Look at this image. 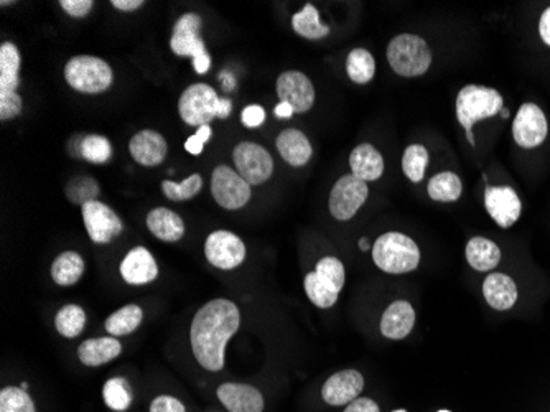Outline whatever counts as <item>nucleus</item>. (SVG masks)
Masks as SVG:
<instances>
[{
    "mask_svg": "<svg viewBox=\"0 0 550 412\" xmlns=\"http://www.w3.org/2000/svg\"><path fill=\"white\" fill-rule=\"evenodd\" d=\"M241 325L234 302L214 299L198 310L190 328V342L196 361L208 371L224 368V350Z\"/></svg>",
    "mask_w": 550,
    "mask_h": 412,
    "instance_id": "obj_1",
    "label": "nucleus"
},
{
    "mask_svg": "<svg viewBox=\"0 0 550 412\" xmlns=\"http://www.w3.org/2000/svg\"><path fill=\"white\" fill-rule=\"evenodd\" d=\"M374 264L388 274H406L420 263V251L412 238L402 232H386L373 246Z\"/></svg>",
    "mask_w": 550,
    "mask_h": 412,
    "instance_id": "obj_2",
    "label": "nucleus"
},
{
    "mask_svg": "<svg viewBox=\"0 0 550 412\" xmlns=\"http://www.w3.org/2000/svg\"><path fill=\"white\" fill-rule=\"evenodd\" d=\"M503 96L493 88L468 85L457 96V119L466 130L468 142L474 147L473 126L503 111Z\"/></svg>",
    "mask_w": 550,
    "mask_h": 412,
    "instance_id": "obj_3",
    "label": "nucleus"
},
{
    "mask_svg": "<svg viewBox=\"0 0 550 412\" xmlns=\"http://www.w3.org/2000/svg\"><path fill=\"white\" fill-rule=\"evenodd\" d=\"M388 61L399 77H422L432 65V52L422 36L398 35L388 46Z\"/></svg>",
    "mask_w": 550,
    "mask_h": 412,
    "instance_id": "obj_4",
    "label": "nucleus"
},
{
    "mask_svg": "<svg viewBox=\"0 0 550 412\" xmlns=\"http://www.w3.org/2000/svg\"><path fill=\"white\" fill-rule=\"evenodd\" d=\"M345 279V266L339 259L331 256L320 259L314 273H308L305 277L306 297L317 307L330 309L338 301Z\"/></svg>",
    "mask_w": 550,
    "mask_h": 412,
    "instance_id": "obj_5",
    "label": "nucleus"
},
{
    "mask_svg": "<svg viewBox=\"0 0 550 412\" xmlns=\"http://www.w3.org/2000/svg\"><path fill=\"white\" fill-rule=\"evenodd\" d=\"M69 87L85 95H99L112 85V69L102 58L91 55L73 57L65 67Z\"/></svg>",
    "mask_w": 550,
    "mask_h": 412,
    "instance_id": "obj_6",
    "label": "nucleus"
},
{
    "mask_svg": "<svg viewBox=\"0 0 550 412\" xmlns=\"http://www.w3.org/2000/svg\"><path fill=\"white\" fill-rule=\"evenodd\" d=\"M218 93L204 83L188 87L178 99V114L188 126H206L218 118Z\"/></svg>",
    "mask_w": 550,
    "mask_h": 412,
    "instance_id": "obj_7",
    "label": "nucleus"
},
{
    "mask_svg": "<svg viewBox=\"0 0 550 412\" xmlns=\"http://www.w3.org/2000/svg\"><path fill=\"white\" fill-rule=\"evenodd\" d=\"M369 195L368 183L359 180L353 173L343 175L333 185L330 193V213L338 221H348L359 211Z\"/></svg>",
    "mask_w": 550,
    "mask_h": 412,
    "instance_id": "obj_8",
    "label": "nucleus"
},
{
    "mask_svg": "<svg viewBox=\"0 0 550 412\" xmlns=\"http://www.w3.org/2000/svg\"><path fill=\"white\" fill-rule=\"evenodd\" d=\"M212 195L224 210H239L251 200V185L228 165H218L212 175Z\"/></svg>",
    "mask_w": 550,
    "mask_h": 412,
    "instance_id": "obj_9",
    "label": "nucleus"
},
{
    "mask_svg": "<svg viewBox=\"0 0 550 412\" xmlns=\"http://www.w3.org/2000/svg\"><path fill=\"white\" fill-rule=\"evenodd\" d=\"M233 160L237 173L249 185H263L274 173L272 155L259 144L241 142L233 150Z\"/></svg>",
    "mask_w": 550,
    "mask_h": 412,
    "instance_id": "obj_10",
    "label": "nucleus"
},
{
    "mask_svg": "<svg viewBox=\"0 0 550 412\" xmlns=\"http://www.w3.org/2000/svg\"><path fill=\"white\" fill-rule=\"evenodd\" d=\"M204 256L212 266L231 271L241 266L246 259V246L234 232H213L204 242Z\"/></svg>",
    "mask_w": 550,
    "mask_h": 412,
    "instance_id": "obj_11",
    "label": "nucleus"
},
{
    "mask_svg": "<svg viewBox=\"0 0 550 412\" xmlns=\"http://www.w3.org/2000/svg\"><path fill=\"white\" fill-rule=\"evenodd\" d=\"M86 232L96 244H109L124 230L120 218L101 201H89L81 206Z\"/></svg>",
    "mask_w": 550,
    "mask_h": 412,
    "instance_id": "obj_12",
    "label": "nucleus"
},
{
    "mask_svg": "<svg viewBox=\"0 0 550 412\" xmlns=\"http://www.w3.org/2000/svg\"><path fill=\"white\" fill-rule=\"evenodd\" d=\"M547 119L537 104L525 103L519 108L513 122V136L519 147L534 149L547 138Z\"/></svg>",
    "mask_w": 550,
    "mask_h": 412,
    "instance_id": "obj_13",
    "label": "nucleus"
},
{
    "mask_svg": "<svg viewBox=\"0 0 550 412\" xmlns=\"http://www.w3.org/2000/svg\"><path fill=\"white\" fill-rule=\"evenodd\" d=\"M202 26L203 20L195 12H190L178 18L170 38L171 52L178 57H192L193 60L208 53L202 38Z\"/></svg>",
    "mask_w": 550,
    "mask_h": 412,
    "instance_id": "obj_14",
    "label": "nucleus"
},
{
    "mask_svg": "<svg viewBox=\"0 0 550 412\" xmlns=\"http://www.w3.org/2000/svg\"><path fill=\"white\" fill-rule=\"evenodd\" d=\"M277 95L280 101L290 104L294 111L300 114L310 111L314 108V83L302 71L292 69L282 73L277 77Z\"/></svg>",
    "mask_w": 550,
    "mask_h": 412,
    "instance_id": "obj_15",
    "label": "nucleus"
},
{
    "mask_svg": "<svg viewBox=\"0 0 550 412\" xmlns=\"http://www.w3.org/2000/svg\"><path fill=\"white\" fill-rule=\"evenodd\" d=\"M484 206L493 220L501 228H511L521 216V200L511 187H488L484 193Z\"/></svg>",
    "mask_w": 550,
    "mask_h": 412,
    "instance_id": "obj_16",
    "label": "nucleus"
},
{
    "mask_svg": "<svg viewBox=\"0 0 550 412\" xmlns=\"http://www.w3.org/2000/svg\"><path fill=\"white\" fill-rule=\"evenodd\" d=\"M364 387L363 375L356 369H345L335 373L323 385V401L330 406H345L353 403Z\"/></svg>",
    "mask_w": 550,
    "mask_h": 412,
    "instance_id": "obj_17",
    "label": "nucleus"
},
{
    "mask_svg": "<svg viewBox=\"0 0 550 412\" xmlns=\"http://www.w3.org/2000/svg\"><path fill=\"white\" fill-rule=\"evenodd\" d=\"M129 152L137 163L144 167H157L165 160L169 152V144L161 132L150 129L140 130L130 139Z\"/></svg>",
    "mask_w": 550,
    "mask_h": 412,
    "instance_id": "obj_18",
    "label": "nucleus"
},
{
    "mask_svg": "<svg viewBox=\"0 0 550 412\" xmlns=\"http://www.w3.org/2000/svg\"><path fill=\"white\" fill-rule=\"evenodd\" d=\"M120 275L130 285H145L159 277V266L150 251L144 246H137L129 251L120 263Z\"/></svg>",
    "mask_w": 550,
    "mask_h": 412,
    "instance_id": "obj_19",
    "label": "nucleus"
},
{
    "mask_svg": "<svg viewBox=\"0 0 550 412\" xmlns=\"http://www.w3.org/2000/svg\"><path fill=\"white\" fill-rule=\"evenodd\" d=\"M218 399L229 412H263L264 397L254 386L224 383L216 391Z\"/></svg>",
    "mask_w": 550,
    "mask_h": 412,
    "instance_id": "obj_20",
    "label": "nucleus"
},
{
    "mask_svg": "<svg viewBox=\"0 0 550 412\" xmlns=\"http://www.w3.org/2000/svg\"><path fill=\"white\" fill-rule=\"evenodd\" d=\"M415 324V310L407 301L390 304L381 318V334L389 340L406 338Z\"/></svg>",
    "mask_w": 550,
    "mask_h": 412,
    "instance_id": "obj_21",
    "label": "nucleus"
},
{
    "mask_svg": "<svg viewBox=\"0 0 550 412\" xmlns=\"http://www.w3.org/2000/svg\"><path fill=\"white\" fill-rule=\"evenodd\" d=\"M122 352V345L116 336L89 338L78 346V358L85 366H102L116 360Z\"/></svg>",
    "mask_w": 550,
    "mask_h": 412,
    "instance_id": "obj_22",
    "label": "nucleus"
},
{
    "mask_svg": "<svg viewBox=\"0 0 550 412\" xmlns=\"http://www.w3.org/2000/svg\"><path fill=\"white\" fill-rule=\"evenodd\" d=\"M351 173L359 180L376 181L384 173V159L381 152L371 144H361L356 147L349 155Z\"/></svg>",
    "mask_w": 550,
    "mask_h": 412,
    "instance_id": "obj_23",
    "label": "nucleus"
},
{
    "mask_svg": "<svg viewBox=\"0 0 550 412\" xmlns=\"http://www.w3.org/2000/svg\"><path fill=\"white\" fill-rule=\"evenodd\" d=\"M280 157L292 167H302L312 159L314 149L302 130H282L277 138Z\"/></svg>",
    "mask_w": 550,
    "mask_h": 412,
    "instance_id": "obj_24",
    "label": "nucleus"
},
{
    "mask_svg": "<svg viewBox=\"0 0 550 412\" xmlns=\"http://www.w3.org/2000/svg\"><path fill=\"white\" fill-rule=\"evenodd\" d=\"M483 294L493 309L509 310L517 301L516 283L509 275L493 273L483 283Z\"/></svg>",
    "mask_w": 550,
    "mask_h": 412,
    "instance_id": "obj_25",
    "label": "nucleus"
},
{
    "mask_svg": "<svg viewBox=\"0 0 550 412\" xmlns=\"http://www.w3.org/2000/svg\"><path fill=\"white\" fill-rule=\"evenodd\" d=\"M147 228L155 238L165 242H177L185 234V223L182 216L169 208H155L147 215Z\"/></svg>",
    "mask_w": 550,
    "mask_h": 412,
    "instance_id": "obj_26",
    "label": "nucleus"
},
{
    "mask_svg": "<svg viewBox=\"0 0 550 412\" xmlns=\"http://www.w3.org/2000/svg\"><path fill=\"white\" fill-rule=\"evenodd\" d=\"M466 261L474 271L488 273L500 264L501 250L486 238H473L466 244Z\"/></svg>",
    "mask_w": 550,
    "mask_h": 412,
    "instance_id": "obj_27",
    "label": "nucleus"
},
{
    "mask_svg": "<svg viewBox=\"0 0 550 412\" xmlns=\"http://www.w3.org/2000/svg\"><path fill=\"white\" fill-rule=\"evenodd\" d=\"M50 273L51 279L61 287L75 285L85 274V261L75 251L61 252L53 261Z\"/></svg>",
    "mask_w": 550,
    "mask_h": 412,
    "instance_id": "obj_28",
    "label": "nucleus"
},
{
    "mask_svg": "<svg viewBox=\"0 0 550 412\" xmlns=\"http://www.w3.org/2000/svg\"><path fill=\"white\" fill-rule=\"evenodd\" d=\"M20 52L14 44L0 46V93H17L20 87Z\"/></svg>",
    "mask_w": 550,
    "mask_h": 412,
    "instance_id": "obj_29",
    "label": "nucleus"
},
{
    "mask_svg": "<svg viewBox=\"0 0 550 412\" xmlns=\"http://www.w3.org/2000/svg\"><path fill=\"white\" fill-rule=\"evenodd\" d=\"M294 32L306 40H320L330 34V28L320 22V14L312 4H306L304 9L292 17Z\"/></svg>",
    "mask_w": 550,
    "mask_h": 412,
    "instance_id": "obj_30",
    "label": "nucleus"
},
{
    "mask_svg": "<svg viewBox=\"0 0 550 412\" xmlns=\"http://www.w3.org/2000/svg\"><path fill=\"white\" fill-rule=\"evenodd\" d=\"M144 320V312L136 305L129 304L126 307L114 312L108 320H106V332L112 336H124L136 332Z\"/></svg>",
    "mask_w": 550,
    "mask_h": 412,
    "instance_id": "obj_31",
    "label": "nucleus"
},
{
    "mask_svg": "<svg viewBox=\"0 0 550 412\" xmlns=\"http://www.w3.org/2000/svg\"><path fill=\"white\" fill-rule=\"evenodd\" d=\"M427 190H429V197L432 198L433 201L451 203L462 197L463 187L457 173L441 172L431 179Z\"/></svg>",
    "mask_w": 550,
    "mask_h": 412,
    "instance_id": "obj_32",
    "label": "nucleus"
},
{
    "mask_svg": "<svg viewBox=\"0 0 550 412\" xmlns=\"http://www.w3.org/2000/svg\"><path fill=\"white\" fill-rule=\"evenodd\" d=\"M347 73L356 85H368L376 75L373 55L364 48H355L348 55Z\"/></svg>",
    "mask_w": 550,
    "mask_h": 412,
    "instance_id": "obj_33",
    "label": "nucleus"
},
{
    "mask_svg": "<svg viewBox=\"0 0 550 412\" xmlns=\"http://www.w3.org/2000/svg\"><path fill=\"white\" fill-rule=\"evenodd\" d=\"M65 193H67V198L73 205L83 206L89 203V201H98L99 193H101V187H99L98 181L94 180L93 177L79 175V177H75L67 183Z\"/></svg>",
    "mask_w": 550,
    "mask_h": 412,
    "instance_id": "obj_34",
    "label": "nucleus"
},
{
    "mask_svg": "<svg viewBox=\"0 0 550 412\" xmlns=\"http://www.w3.org/2000/svg\"><path fill=\"white\" fill-rule=\"evenodd\" d=\"M85 310L73 304L61 307L55 317V326H57L59 335L67 336V338H77L85 330Z\"/></svg>",
    "mask_w": 550,
    "mask_h": 412,
    "instance_id": "obj_35",
    "label": "nucleus"
},
{
    "mask_svg": "<svg viewBox=\"0 0 550 412\" xmlns=\"http://www.w3.org/2000/svg\"><path fill=\"white\" fill-rule=\"evenodd\" d=\"M102 397L112 411H128L132 404V391L128 379L110 378L102 387Z\"/></svg>",
    "mask_w": 550,
    "mask_h": 412,
    "instance_id": "obj_36",
    "label": "nucleus"
},
{
    "mask_svg": "<svg viewBox=\"0 0 550 412\" xmlns=\"http://www.w3.org/2000/svg\"><path fill=\"white\" fill-rule=\"evenodd\" d=\"M429 163V150L420 144L407 147L402 155V170L407 179L414 183L423 180Z\"/></svg>",
    "mask_w": 550,
    "mask_h": 412,
    "instance_id": "obj_37",
    "label": "nucleus"
},
{
    "mask_svg": "<svg viewBox=\"0 0 550 412\" xmlns=\"http://www.w3.org/2000/svg\"><path fill=\"white\" fill-rule=\"evenodd\" d=\"M202 189H203V179L198 173L190 175L187 180H183L182 183L171 180L161 181V191L170 201H187V200L195 198Z\"/></svg>",
    "mask_w": 550,
    "mask_h": 412,
    "instance_id": "obj_38",
    "label": "nucleus"
},
{
    "mask_svg": "<svg viewBox=\"0 0 550 412\" xmlns=\"http://www.w3.org/2000/svg\"><path fill=\"white\" fill-rule=\"evenodd\" d=\"M79 155L88 162L94 163V165L109 162L112 159V146H110L109 139L98 136V134L86 136L81 140Z\"/></svg>",
    "mask_w": 550,
    "mask_h": 412,
    "instance_id": "obj_39",
    "label": "nucleus"
},
{
    "mask_svg": "<svg viewBox=\"0 0 550 412\" xmlns=\"http://www.w3.org/2000/svg\"><path fill=\"white\" fill-rule=\"evenodd\" d=\"M0 412H36L30 395L22 387H4L0 393Z\"/></svg>",
    "mask_w": 550,
    "mask_h": 412,
    "instance_id": "obj_40",
    "label": "nucleus"
},
{
    "mask_svg": "<svg viewBox=\"0 0 550 412\" xmlns=\"http://www.w3.org/2000/svg\"><path fill=\"white\" fill-rule=\"evenodd\" d=\"M24 109V101L17 93H0V119H16Z\"/></svg>",
    "mask_w": 550,
    "mask_h": 412,
    "instance_id": "obj_41",
    "label": "nucleus"
},
{
    "mask_svg": "<svg viewBox=\"0 0 550 412\" xmlns=\"http://www.w3.org/2000/svg\"><path fill=\"white\" fill-rule=\"evenodd\" d=\"M212 134L213 130L212 128H210V124L198 128L195 134L187 139V142H185V150H187L188 154L192 155L202 154V152H203L204 144L212 139Z\"/></svg>",
    "mask_w": 550,
    "mask_h": 412,
    "instance_id": "obj_42",
    "label": "nucleus"
},
{
    "mask_svg": "<svg viewBox=\"0 0 550 412\" xmlns=\"http://www.w3.org/2000/svg\"><path fill=\"white\" fill-rule=\"evenodd\" d=\"M61 9L75 18H83L93 10V0H61Z\"/></svg>",
    "mask_w": 550,
    "mask_h": 412,
    "instance_id": "obj_43",
    "label": "nucleus"
},
{
    "mask_svg": "<svg viewBox=\"0 0 550 412\" xmlns=\"http://www.w3.org/2000/svg\"><path fill=\"white\" fill-rule=\"evenodd\" d=\"M241 119H243V124L246 128L255 129V128L263 126L264 120H265V111H264L263 106L251 104V106L244 108V111L241 114Z\"/></svg>",
    "mask_w": 550,
    "mask_h": 412,
    "instance_id": "obj_44",
    "label": "nucleus"
},
{
    "mask_svg": "<svg viewBox=\"0 0 550 412\" xmlns=\"http://www.w3.org/2000/svg\"><path fill=\"white\" fill-rule=\"evenodd\" d=\"M150 412H187L182 401L171 396H159L150 404Z\"/></svg>",
    "mask_w": 550,
    "mask_h": 412,
    "instance_id": "obj_45",
    "label": "nucleus"
},
{
    "mask_svg": "<svg viewBox=\"0 0 550 412\" xmlns=\"http://www.w3.org/2000/svg\"><path fill=\"white\" fill-rule=\"evenodd\" d=\"M345 412H381L376 401L369 397H358L347 406Z\"/></svg>",
    "mask_w": 550,
    "mask_h": 412,
    "instance_id": "obj_46",
    "label": "nucleus"
},
{
    "mask_svg": "<svg viewBox=\"0 0 550 412\" xmlns=\"http://www.w3.org/2000/svg\"><path fill=\"white\" fill-rule=\"evenodd\" d=\"M144 0H112L110 5L120 12H134L144 5Z\"/></svg>",
    "mask_w": 550,
    "mask_h": 412,
    "instance_id": "obj_47",
    "label": "nucleus"
},
{
    "mask_svg": "<svg viewBox=\"0 0 550 412\" xmlns=\"http://www.w3.org/2000/svg\"><path fill=\"white\" fill-rule=\"evenodd\" d=\"M539 34H541L544 44L550 46V7L542 14L541 22H539Z\"/></svg>",
    "mask_w": 550,
    "mask_h": 412,
    "instance_id": "obj_48",
    "label": "nucleus"
},
{
    "mask_svg": "<svg viewBox=\"0 0 550 412\" xmlns=\"http://www.w3.org/2000/svg\"><path fill=\"white\" fill-rule=\"evenodd\" d=\"M193 68L196 69L198 75H204L208 69L212 68V57L210 53H204L202 57H198L193 60Z\"/></svg>",
    "mask_w": 550,
    "mask_h": 412,
    "instance_id": "obj_49",
    "label": "nucleus"
},
{
    "mask_svg": "<svg viewBox=\"0 0 550 412\" xmlns=\"http://www.w3.org/2000/svg\"><path fill=\"white\" fill-rule=\"evenodd\" d=\"M294 108L290 106L288 103H284V101H280L277 106H275V109H274V114H275V118H279V119H290L292 116H294Z\"/></svg>",
    "mask_w": 550,
    "mask_h": 412,
    "instance_id": "obj_50",
    "label": "nucleus"
},
{
    "mask_svg": "<svg viewBox=\"0 0 550 412\" xmlns=\"http://www.w3.org/2000/svg\"><path fill=\"white\" fill-rule=\"evenodd\" d=\"M231 109H233L231 101H229V99H221L220 98V101H218V109H216L218 118H221V119H228Z\"/></svg>",
    "mask_w": 550,
    "mask_h": 412,
    "instance_id": "obj_51",
    "label": "nucleus"
},
{
    "mask_svg": "<svg viewBox=\"0 0 550 412\" xmlns=\"http://www.w3.org/2000/svg\"><path fill=\"white\" fill-rule=\"evenodd\" d=\"M221 79H223V83H224V89H226V91H233V89H234V83H236V81H234V77H233V75L224 73V75L221 77Z\"/></svg>",
    "mask_w": 550,
    "mask_h": 412,
    "instance_id": "obj_52",
    "label": "nucleus"
},
{
    "mask_svg": "<svg viewBox=\"0 0 550 412\" xmlns=\"http://www.w3.org/2000/svg\"><path fill=\"white\" fill-rule=\"evenodd\" d=\"M359 250H361V251L369 250V241L366 240V238H361V240H359Z\"/></svg>",
    "mask_w": 550,
    "mask_h": 412,
    "instance_id": "obj_53",
    "label": "nucleus"
},
{
    "mask_svg": "<svg viewBox=\"0 0 550 412\" xmlns=\"http://www.w3.org/2000/svg\"><path fill=\"white\" fill-rule=\"evenodd\" d=\"M501 116H503V118H504V119H508V118H509L508 109H504V108H503V111H501Z\"/></svg>",
    "mask_w": 550,
    "mask_h": 412,
    "instance_id": "obj_54",
    "label": "nucleus"
},
{
    "mask_svg": "<svg viewBox=\"0 0 550 412\" xmlns=\"http://www.w3.org/2000/svg\"><path fill=\"white\" fill-rule=\"evenodd\" d=\"M20 387H22V389H26H26H28V383H22V386Z\"/></svg>",
    "mask_w": 550,
    "mask_h": 412,
    "instance_id": "obj_55",
    "label": "nucleus"
},
{
    "mask_svg": "<svg viewBox=\"0 0 550 412\" xmlns=\"http://www.w3.org/2000/svg\"><path fill=\"white\" fill-rule=\"evenodd\" d=\"M439 412H450V411H439Z\"/></svg>",
    "mask_w": 550,
    "mask_h": 412,
    "instance_id": "obj_56",
    "label": "nucleus"
},
{
    "mask_svg": "<svg viewBox=\"0 0 550 412\" xmlns=\"http://www.w3.org/2000/svg\"><path fill=\"white\" fill-rule=\"evenodd\" d=\"M396 412H406V411H396Z\"/></svg>",
    "mask_w": 550,
    "mask_h": 412,
    "instance_id": "obj_57",
    "label": "nucleus"
}]
</instances>
